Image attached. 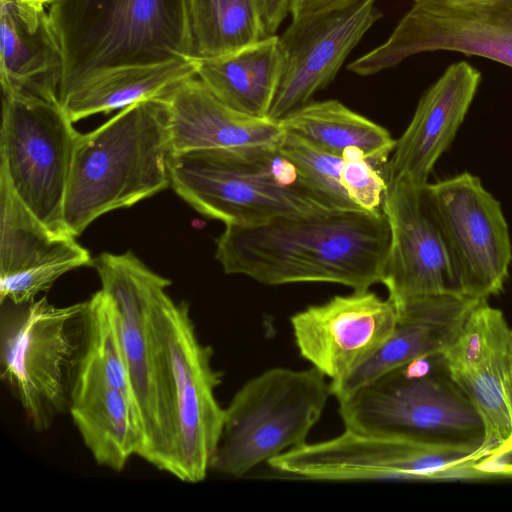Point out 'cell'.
<instances>
[{"label":"cell","instance_id":"1","mask_svg":"<svg viewBox=\"0 0 512 512\" xmlns=\"http://www.w3.org/2000/svg\"><path fill=\"white\" fill-rule=\"evenodd\" d=\"M225 226L215 257L226 274L270 286L322 282L353 291L383 282L391 241L383 211H331Z\"/></svg>","mask_w":512,"mask_h":512},{"label":"cell","instance_id":"2","mask_svg":"<svg viewBox=\"0 0 512 512\" xmlns=\"http://www.w3.org/2000/svg\"><path fill=\"white\" fill-rule=\"evenodd\" d=\"M164 98L133 103L79 134L63 220L76 237L110 211L133 206L170 186L172 154Z\"/></svg>","mask_w":512,"mask_h":512},{"label":"cell","instance_id":"3","mask_svg":"<svg viewBox=\"0 0 512 512\" xmlns=\"http://www.w3.org/2000/svg\"><path fill=\"white\" fill-rule=\"evenodd\" d=\"M170 186L203 216L253 226L336 211L275 146L172 153Z\"/></svg>","mask_w":512,"mask_h":512},{"label":"cell","instance_id":"4","mask_svg":"<svg viewBox=\"0 0 512 512\" xmlns=\"http://www.w3.org/2000/svg\"><path fill=\"white\" fill-rule=\"evenodd\" d=\"M190 0H56L49 15L63 53L59 95L112 68L191 58Z\"/></svg>","mask_w":512,"mask_h":512},{"label":"cell","instance_id":"5","mask_svg":"<svg viewBox=\"0 0 512 512\" xmlns=\"http://www.w3.org/2000/svg\"><path fill=\"white\" fill-rule=\"evenodd\" d=\"M337 402L345 429L356 432L480 449L484 441L482 420L443 354L392 369Z\"/></svg>","mask_w":512,"mask_h":512},{"label":"cell","instance_id":"6","mask_svg":"<svg viewBox=\"0 0 512 512\" xmlns=\"http://www.w3.org/2000/svg\"><path fill=\"white\" fill-rule=\"evenodd\" d=\"M331 396L329 379L312 366L274 367L251 378L224 408L210 471L242 478L304 445Z\"/></svg>","mask_w":512,"mask_h":512},{"label":"cell","instance_id":"7","mask_svg":"<svg viewBox=\"0 0 512 512\" xmlns=\"http://www.w3.org/2000/svg\"><path fill=\"white\" fill-rule=\"evenodd\" d=\"M12 305L1 317V378L31 426L43 432L69 409L85 348L87 303L57 307L43 297Z\"/></svg>","mask_w":512,"mask_h":512},{"label":"cell","instance_id":"8","mask_svg":"<svg viewBox=\"0 0 512 512\" xmlns=\"http://www.w3.org/2000/svg\"><path fill=\"white\" fill-rule=\"evenodd\" d=\"M151 322L165 374L174 437L171 475L187 483L203 481L210 471L224 421L215 391L222 374L213 351L197 337L186 302L161 289Z\"/></svg>","mask_w":512,"mask_h":512},{"label":"cell","instance_id":"9","mask_svg":"<svg viewBox=\"0 0 512 512\" xmlns=\"http://www.w3.org/2000/svg\"><path fill=\"white\" fill-rule=\"evenodd\" d=\"M101 290L117 315L130 382L143 430L139 457L171 474L174 437L170 404L151 322L157 293L170 280L148 268L131 251L104 252L93 259Z\"/></svg>","mask_w":512,"mask_h":512},{"label":"cell","instance_id":"10","mask_svg":"<svg viewBox=\"0 0 512 512\" xmlns=\"http://www.w3.org/2000/svg\"><path fill=\"white\" fill-rule=\"evenodd\" d=\"M475 446L441 444L345 429L268 462L283 477L310 481L470 480Z\"/></svg>","mask_w":512,"mask_h":512},{"label":"cell","instance_id":"11","mask_svg":"<svg viewBox=\"0 0 512 512\" xmlns=\"http://www.w3.org/2000/svg\"><path fill=\"white\" fill-rule=\"evenodd\" d=\"M73 124L60 102L3 94L0 172L25 206L59 235H70L63 210L80 134Z\"/></svg>","mask_w":512,"mask_h":512},{"label":"cell","instance_id":"12","mask_svg":"<svg viewBox=\"0 0 512 512\" xmlns=\"http://www.w3.org/2000/svg\"><path fill=\"white\" fill-rule=\"evenodd\" d=\"M441 50L512 67V0H417L387 40L348 69L374 75L410 56Z\"/></svg>","mask_w":512,"mask_h":512},{"label":"cell","instance_id":"13","mask_svg":"<svg viewBox=\"0 0 512 512\" xmlns=\"http://www.w3.org/2000/svg\"><path fill=\"white\" fill-rule=\"evenodd\" d=\"M382 211L391 235L382 284L394 305L421 295L462 294L457 266L428 182L388 176Z\"/></svg>","mask_w":512,"mask_h":512},{"label":"cell","instance_id":"14","mask_svg":"<svg viewBox=\"0 0 512 512\" xmlns=\"http://www.w3.org/2000/svg\"><path fill=\"white\" fill-rule=\"evenodd\" d=\"M428 190L457 266L462 294L487 300L500 293L512 261L500 202L468 172L428 183Z\"/></svg>","mask_w":512,"mask_h":512},{"label":"cell","instance_id":"15","mask_svg":"<svg viewBox=\"0 0 512 512\" xmlns=\"http://www.w3.org/2000/svg\"><path fill=\"white\" fill-rule=\"evenodd\" d=\"M443 356L482 420L479 461L504 452L512 444V329L502 311L478 303Z\"/></svg>","mask_w":512,"mask_h":512},{"label":"cell","instance_id":"16","mask_svg":"<svg viewBox=\"0 0 512 512\" xmlns=\"http://www.w3.org/2000/svg\"><path fill=\"white\" fill-rule=\"evenodd\" d=\"M382 17L376 0L292 17L279 43L282 77L268 113L279 121L331 83L348 55Z\"/></svg>","mask_w":512,"mask_h":512},{"label":"cell","instance_id":"17","mask_svg":"<svg viewBox=\"0 0 512 512\" xmlns=\"http://www.w3.org/2000/svg\"><path fill=\"white\" fill-rule=\"evenodd\" d=\"M397 308L373 291H353L311 305L290 318L298 352L337 383L367 362L392 333Z\"/></svg>","mask_w":512,"mask_h":512},{"label":"cell","instance_id":"18","mask_svg":"<svg viewBox=\"0 0 512 512\" xmlns=\"http://www.w3.org/2000/svg\"><path fill=\"white\" fill-rule=\"evenodd\" d=\"M93 266L75 237L47 228L19 199L0 172L1 303H29L65 273Z\"/></svg>","mask_w":512,"mask_h":512},{"label":"cell","instance_id":"19","mask_svg":"<svg viewBox=\"0 0 512 512\" xmlns=\"http://www.w3.org/2000/svg\"><path fill=\"white\" fill-rule=\"evenodd\" d=\"M481 301L485 300L461 293H439L416 296L397 305V321L388 339L349 376L330 383L332 396L339 401L392 369L444 354Z\"/></svg>","mask_w":512,"mask_h":512},{"label":"cell","instance_id":"20","mask_svg":"<svg viewBox=\"0 0 512 512\" xmlns=\"http://www.w3.org/2000/svg\"><path fill=\"white\" fill-rule=\"evenodd\" d=\"M481 73L466 61L450 65L423 94L408 127L396 140L388 176L427 183L472 104Z\"/></svg>","mask_w":512,"mask_h":512},{"label":"cell","instance_id":"21","mask_svg":"<svg viewBox=\"0 0 512 512\" xmlns=\"http://www.w3.org/2000/svg\"><path fill=\"white\" fill-rule=\"evenodd\" d=\"M45 7L21 0H0L3 94L60 102L63 53Z\"/></svg>","mask_w":512,"mask_h":512},{"label":"cell","instance_id":"22","mask_svg":"<svg viewBox=\"0 0 512 512\" xmlns=\"http://www.w3.org/2000/svg\"><path fill=\"white\" fill-rule=\"evenodd\" d=\"M164 99L172 153L275 146L284 134L279 121L228 107L197 76L178 84Z\"/></svg>","mask_w":512,"mask_h":512},{"label":"cell","instance_id":"23","mask_svg":"<svg viewBox=\"0 0 512 512\" xmlns=\"http://www.w3.org/2000/svg\"><path fill=\"white\" fill-rule=\"evenodd\" d=\"M68 410L97 464L119 472L140 455L143 430L136 407L84 353Z\"/></svg>","mask_w":512,"mask_h":512},{"label":"cell","instance_id":"24","mask_svg":"<svg viewBox=\"0 0 512 512\" xmlns=\"http://www.w3.org/2000/svg\"><path fill=\"white\" fill-rule=\"evenodd\" d=\"M194 76L196 61L193 59L117 67L82 79L60 94L59 101L75 123L139 101L164 98L178 84Z\"/></svg>","mask_w":512,"mask_h":512},{"label":"cell","instance_id":"25","mask_svg":"<svg viewBox=\"0 0 512 512\" xmlns=\"http://www.w3.org/2000/svg\"><path fill=\"white\" fill-rule=\"evenodd\" d=\"M283 69L276 34L234 53L196 61V76L221 102L257 118H268Z\"/></svg>","mask_w":512,"mask_h":512},{"label":"cell","instance_id":"26","mask_svg":"<svg viewBox=\"0 0 512 512\" xmlns=\"http://www.w3.org/2000/svg\"><path fill=\"white\" fill-rule=\"evenodd\" d=\"M282 129L329 154L363 158L380 168L396 140L382 126L337 100L310 101L279 120Z\"/></svg>","mask_w":512,"mask_h":512},{"label":"cell","instance_id":"27","mask_svg":"<svg viewBox=\"0 0 512 512\" xmlns=\"http://www.w3.org/2000/svg\"><path fill=\"white\" fill-rule=\"evenodd\" d=\"M191 58L222 57L269 36L265 0H190Z\"/></svg>","mask_w":512,"mask_h":512},{"label":"cell","instance_id":"28","mask_svg":"<svg viewBox=\"0 0 512 512\" xmlns=\"http://www.w3.org/2000/svg\"><path fill=\"white\" fill-rule=\"evenodd\" d=\"M86 303L84 355L97 364L107 381L123 392L137 409L115 310L101 289Z\"/></svg>","mask_w":512,"mask_h":512},{"label":"cell","instance_id":"29","mask_svg":"<svg viewBox=\"0 0 512 512\" xmlns=\"http://www.w3.org/2000/svg\"><path fill=\"white\" fill-rule=\"evenodd\" d=\"M278 149L333 209L362 210L349 199L340 184L344 158L322 151L285 131Z\"/></svg>","mask_w":512,"mask_h":512},{"label":"cell","instance_id":"30","mask_svg":"<svg viewBox=\"0 0 512 512\" xmlns=\"http://www.w3.org/2000/svg\"><path fill=\"white\" fill-rule=\"evenodd\" d=\"M340 184L349 199L366 212L382 211L388 177L380 168L363 158L344 159Z\"/></svg>","mask_w":512,"mask_h":512},{"label":"cell","instance_id":"31","mask_svg":"<svg viewBox=\"0 0 512 512\" xmlns=\"http://www.w3.org/2000/svg\"><path fill=\"white\" fill-rule=\"evenodd\" d=\"M362 0H292V17L342 8Z\"/></svg>","mask_w":512,"mask_h":512},{"label":"cell","instance_id":"32","mask_svg":"<svg viewBox=\"0 0 512 512\" xmlns=\"http://www.w3.org/2000/svg\"><path fill=\"white\" fill-rule=\"evenodd\" d=\"M292 0H265L267 34L275 35L283 20L290 14Z\"/></svg>","mask_w":512,"mask_h":512},{"label":"cell","instance_id":"33","mask_svg":"<svg viewBox=\"0 0 512 512\" xmlns=\"http://www.w3.org/2000/svg\"><path fill=\"white\" fill-rule=\"evenodd\" d=\"M504 464H512V444L504 452L477 462L474 469L478 479H484L489 470Z\"/></svg>","mask_w":512,"mask_h":512},{"label":"cell","instance_id":"34","mask_svg":"<svg viewBox=\"0 0 512 512\" xmlns=\"http://www.w3.org/2000/svg\"><path fill=\"white\" fill-rule=\"evenodd\" d=\"M493 476L498 478H512V464H505L498 467L494 471Z\"/></svg>","mask_w":512,"mask_h":512},{"label":"cell","instance_id":"35","mask_svg":"<svg viewBox=\"0 0 512 512\" xmlns=\"http://www.w3.org/2000/svg\"><path fill=\"white\" fill-rule=\"evenodd\" d=\"M21 1L39 3V4H42L44 6H47V5L50 6L56 0H21Z\"/></svg>","mask_w":512,"mask_h":512},{"label":"cell","instance_id":"36","mask_svg":"<svg viewBox=\"0 0 512 512\" xmlns=\"http://www.w3.org/2000/svg\"><path fill=\"white\" fill-rule=\"evenodd\" d=\"M414 1H417V0H414Z\"/></svg>","mask_w":512,"mask_h":512},{"label":"cell","instance_id":"37","mask_svg":"<svg viewBox=\"0 0 512 512\" xmlns=\"http://www.w3.org/2000/svg\"><path fill=\"white\" fill-rule=\"evenodd\" d=\"M511 377H512V375H511Z\"/></svg>","mask_w":512,"mask_h":512}]
</instances>
